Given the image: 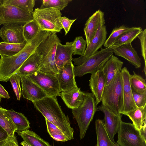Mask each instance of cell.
Returning <instances> with one entry per match:
<instances>
[{
    "label": "cell",
    "instance_id": "obj_1",
    "mask_svg": "<svg viewBox=\"0 0 146 146\" xmlns=\"http://www.w3.org/2000/svg\"><path fill=\"white\" fill-rule=\"evenodd\" d=\"M35 107L46 119L59 128L69 140L74 138V129L68 115H66L56 98L47 96L33 102Z\"/></svg>",
    "mask_w": 146,
    "mask_h": 146
},
{
    "label": "cell",
    "instance_id": "obj_2",
    "mask_svg": "<svg viewBox=\"0 0 146 146\" xmlns=\"http://www.w3.org/2000/svg\"><path fill=\"white\" fill-rule=\"evenodd\" d=\"M41 42L36 37L27 44L19 53L9 57H1L0 81L6 82L17 73L26 59L35 51Z\"/></svg>",
    "mask_w": 146,
    "mask_h": 146
},
{
    "label": "cell",
    "instance_id": "obj_3",
    "mask_svg": "<svg viewBox=\"0 0 146 146\" xmlns=\"http://www.w3.org/2000/svg\"><path fill=\"white\" fill-rule=\"evenodd\" d=\"M122 89V76L121 71L109 84L105 86L102 97V105L117 115H121L123 111Z\"/></svg>",
    "mask_w": 146,
    "mask_h": 146
},
{
    "label": "cell",
    "instance_id": "obj_4",
    "mask_svg": "<svg viewBox=\"0 0 146 146\" xmlns=\"http://www.w3.org/2000/svg\"><path fill=\"white\" fill-rule=\"evenodd\" d=\"M98 111L94 97L92 93H84V100L78 108L72 109L73 115L78 123L80 139L84 138L94 115Z\"/></svg>",
    "mask_w": 146,
    "mask_h": 146
},
{
    "label": "cell",
    "instance_id": "obj_5",
    "mask_svg": "<svg viewBox=\"0 0 146 146\" xmlns=\"http://www.w3.org/2000/svg\"><path fill=\"white\" fill-rule=\"evenodd\" d=\"M32 15L40 31L57 33L63 29L60 22L62 14L60 10L53 8H36Z\"/></svg>",
    "mask_w": 146,
    "mask_h": 146
},
{
    "label": "cell",
    "instance_id": "obj_6",
    "mask_svg": "<svg viewBox=\"0 0 146 146\" xmlns=\"http://www.w3.org/2000/svg\"><path fill=\"white\" fill-rule=\"evenodd\" d=\"M114 47L112 45L101 48L80 65L74 67L75 77H81L88 74L94 73L101 69L113 54Z\"/></svg>",
    "mask_w": 146,
    "mask_h": 146
},
{
    "label": "cell",
    "instance_id": "obj_7",
    "mask_svg": "<svg viewBox=\"0 0 146 146\" xmlns=\"http://www.w3.org/2000/svg\"><path fill=\"white\" fill-rule=\"evenodd\" d=\"M32 14L16 7L10 5H0V25L18 24L24 26L33 20Z\"/></svg>",
    "mask_w": 146,
    "mask_h": 146
},
{
    "label": "cell",
    "instance_id": "obj_8",
    "mask_svg": "<svg viewBox=\"0 0 146 146\" xmlns=\"http://www.w3.org/2000/svg\"><path fill=\"white\" fill-rule=\"evenodd\" d=\"M117 132L120 146H146V141L133 123L121 121Z\"/></svg>",
    "mask_w": 146,
    "mask_h": 146
},
{
    "label": "cell",
    "instance_id": "obj_9",
    "mask_svg": "<svg viewBox=\"0 0 146 146\" xmlns=\"http://www.w3.org/2000/svg\"><path fill=\"white\" fill-rule=\"evenodd\" d=\"M39 86L48 96L56 98L60 92L59 83L56 75L38 70L25 77Z\"/></svg>",
    "mask_w": 146,
    "mask_h": 146
},
{
    "label": "cell",
    "instance_id": "obj_10",
    "mask_svg": "<svg viewBox=\"0 0 146 146\" xmlns=\"http://www.w3.org/2000/svg\"><path fill=\"white\" fill-rule=\"evenodd\" d=\"M107 34L106 26L105 25H100L90 44L87 45L84 56L72 58V61L74 62V64L77 66L80 65L101 48L106 40Z\"/></svg>",
    "mask_w": 146,
    "mask_h": 146
},
{
    "label": "cell",
    "instance_id": "obj_11",
    "mask_svg": "<svg viewBox=\"0 0 146 146\" xmlns=\"http://www.w3.org/2000/svg\"><path fill=\"white\" fill-rule=\"evenodd\" d=\"M74 67L72 62L58 69L56 76L59 83L60 92L78 88L75 79Z\"/></svg>",
    "mask_w": 146,
    "mask_h": 146
},
{
    "label": "cell",
    "instance_id": "obj_12",
    "mask_svg": "<svg viewBox=\"0 0 146 146\" xmlns=\"http://www.w3.org/2000/svg\"><path fill=\"white\" fill-rule=\"evenodd\" d=\"M60 42L57 35L42 57L38 70L44 73L56 75L58 68L55 61V54L58 43Z\"/></svg>",
    "mask_w": 146,
    "mask_h": 146
},
{
    "label": "cell",
    "instance_id": "obj_13",
    "mask_svg": "<svg viewBox=\"0 0 146 146\" xmlns=\"http://www.w3.org/2000/svg\"><path fill=\"white\" fill-rule=\"evenodd\" d=\"M23 26L18 24L3 25L0 29V37L7 43L20 44L26 42L23 35Z\"/></svg>",
    "mask_w": 146,
    "mask_h": 146
},
{
    "label": "cell",
    "instance_id": "obj_14",
    "mask_svg": "<svg viewBox=\"0 0 146 146\" xmlns=\"http://www.w3.org/2000/svg\"><path fill=\"white\" fill-rule=\"evenodd\" d=\"M21 77L23 98L33 102L47 96L46 93L37 85L25 77Z\"/></svg>",
    "mask_w": 146,
    "mask_h": 146
},
{
    "label": "cell",
    "instance_id": "obj_15",
    "mask_svg": "<svg viewBox=\"0 0 146 146\" xmlns=\"http://www.w3.org/2000/svg\"><path fill=\"white\" fill-rule=\"evenodd\" d=\"M97 109L98 110L104 113V124L106 130L112 141L115 142L114 136L118 131L120 122L122 121V115L115 114L102 105L98 107Z\"/></svg>",
    "mask_w": 146,
    "mask_h": 146
},
{
    "label": "cell",
    "instance_id": "obj_16",
    "mask_svg": "<svg viewBox=\"0 0 146 146\" xmlns=\"http://www.w3.org/2000/svg\"><path fill=\"white\" fill-rule=\"evenodd\" d=\"M105 23L104 13L99 9L92 15L86 21L84 29L88 45L90 44L99 27Z\"/></svg>",
    "mask_w": 146,
    "mask_h": 146
},
{
    "label": "cell",
    "instance_id": "obj_17",
    "mask_svg": "<svg viewBox=\"0 0 146 146\" xmlns=\"http://www.w3.org/2000/svg\"><path fill=\"white\" fill-rule=\"evenodd\" d=\"M123 80V111L122 113L130 111L136 108L133 100L132 89L131 86L130 74L126 67L121 69Z\"/></svg>",
    "mask_w": 146,
    "mask_h": 146
},
{
    "label": "cell",
    "instance_id": "obj_18",
    "mask_svg": "<svg viewBox=\"0 0 146 146\" xmlns=\"http://www.w3.org/2000/svg\"><path fill=\"white\" fill-rule=\"evenodd\" d=\"M106 82V78L102 68L91 74L89 86L97 105L101 102Z\"/></svg>",
    "mask_w": 146,
    "mask_h": 146
},
{
    "label": "cell",
    "instance_id": "obj_19",
    "mask_svg": "<svg viewBox=\"0 0 146 146\" xmlns=\"http://www.w3.org/2000/svg\"><path fill=\"white\" fill-rule=\"evenodd\" d=\"M73 41L66 42L65 45L58 42L55 54V63L58 69L72 62Z\"/></svg>",
    "mask_w": 146,
    "mask_h": 146
},
{
    "label": "cell",
    "instance_id": "obj_20",
    "mask_svg": "<svg viewBox=\"0 0 146 146\" xmlns=\"http://www.w3.org/2000/svg\"><path fill=\"white\" fill-rule=\"evenodd\" d=\"M113 53L115 55L125 58L135 68L141 67V58L131 43L125 44L117 47L114 49Z\"/></svg>",
    "mask_w": 146,
    "mask_h": 146
},
{
    "label": "cell",
    "instance_id": "obj_21",
    "mask_svg": "<svg viewBox=\"0 0 146 146\" xmlns=\"http://www.w3.org/2000/svg\"><path fill=\"white\" fill-rule=\"evenodd\" d=\"M84 94L78 88L71 90L61 92L58 96L61 98L66 106L72 110L78 108L82 104Z\"/></svg>",
    "mask_w": 146,
    "mask_h": 146
},
{
    "label": "cell",
    "instance_id": "obj_22",
    "mask_svg": "<svg viewBox=\"0 0 146 146\" xmlns=\"http://www.w3.org/2000/svg\"><path fill=\"white\" fill-rule=\"evenodd\" d=\"M123 64V62L113 54L106 62L102 68L106 78V86L121 71Z\"/></svg>",
    "mask_w": 146,
    "mask_h": 146
},
{
    "label": "cell",
    "instance_id": "obj_23",
    "mask_svg": "<svg viewBox=\"0 0 146 146\" xmlns=\"http://www.w3.org/2000/svg\"><path fill=\"white\" fill-rule=\"evenodd\" d=\"M146 106L137 107L133 110L124 112L122 114L128 116L133 122L135 127L139 130L146 120Z\"/></svg>",
    "mask_w": 146,
    "mask_h": 146
},
{
    "label": "cell",
    "instance_id": "obj_24",
    "mask_svg": "<svg viewBox=\"0 0 146 146\" xmlns=\"http://www.w3.org/2000/svg\"><path fill=\"white\" fill-rule=\"evenodd\" d=\"M95 126L97 137L96 146H113V142L106 130L103 121L100 119H96Z\"/></svg>",
    "mask_w": 146,
    "mask_h": 146
},
{
    "label": "cell",
    "instance_id": "obj_25",
    "mask_svg": "<svg viewBox=\"0 0 146 146\" xmlns=\"http://www.w3.org/2000/svg\"><path fill=\"white\" fill-rule=\"evenodd\" d=\"M6 112L17 128V131L28 130L30 127V123L27 118L21 113L12 109L6 110Z\"/></svg>",
    "mask_w": 146,
    "mask_h": 146
},
{
    "label": "cell",
    "instance_id": "obj_26",
    "mask_svg": "<svg viewBox=\"0 0 146 146\" xmlns=\"http://www.w3.org/2000/svg\"><path fill=\"white\" fill-rule=\"evenodd\" d=\"M142 31L141 27H130L119 36L112 45L116 48L123 44L131 43Z\"/></svg>",
    "mask_w": 146,
    "mask_h": 146
},
{
    "label": "cell",
    "instance_id": "obj_27",
    "mask_svg": "<svg viewBox=\"0 0 146 146\" xmlns=\"http://www.w3.org/2000/svg\"><path fill=\"white\" fill-rule=\"evenodd\" d=\"M25 141L31 146H51L48 143L41 138L35 132L27 130L21 131H17Z\"/></svg>",
    "mask_w": 146,
    "mask_h": 146
},
{
    "label": "cell",
    "instance_id": "obj_28",
    "mask_svg": "<svg viewBox=\"0 0 146 146\" xmlns=\"http://www.w3.org/2000/svg\"><path fill=\"white\" fill-rule=\"evenodd\" d=\"M27 42L20 44L0 42L1 57H9L17 54L26 46Z\"/></svg>",
    "mask_w": 146,
    "mask_h": 146
},
{
    "label": "cell",
    "instance_id": "obj_29",
    "mask_svg": "<svg viewBox=\"0 0 146 146\" xmlns=\"http://www.w3.org/2000/svg\"><path fill=\"white\" fill-rule=\"evenodd\" d=\"M6 109L0 106V127L5 130L9 137L14 136L17 128L6 112Z\"/></svg>",
    "mask_w": 146,
    "mask_h": 146
},
{
    "label": "cell",
    "instance_id": "obj_30",
    "mask_svg": "<svg viewBox=\"0 0 146 146\" xmlns=\"http://www.w3.org/2000/svg\"><path fill=\"white\" fill-rule=\"evenodd\" d=\"M35 2V0H4L2 4L14 6L32 14Z\"/></svg>",
    "mask_w": 146,
    "mask_h": 146
},
{
    "label": "cell",
    "instance_id": "obj_31",
    "mask_svg": "<svg viewBox=\"0 0 146 146\" xmlns=\"http://www.w3.org/2000/svg\"><path fill=\"white\" fill-rule=\"evenodd\" d=\"M40 30L34 19L25 24L23 26V33L27 43L34 38Z\"/></svg>",
    "mask_w": 146,
    "mask_h": 146
},
{
    "label": "cell",
    "instance_id": "obj_32",
    "mask_svg": "<svg viewBox=\"0 0 146 146\" xmlns=\"http://www.w3.org/2000/svg\"><path fill=\"white\" fill-rule=\"evenodd\" d=\"M130 81L132 89L139 93L146 92V83L145 80L140 76L133 72V74L130 75Z\"/></svg>",
    "mask_w": 146,
    "mask_h": 146
},
{
    "label": "cell",
    "instance_id": "obj_33",
    "mask_svg": "<svg viewBox=\"0 0 146 146\" xmlns=\"http://www.w3.org/2000/svg\"><path fill=\"white\" fill-rule=\"evenodd\" d=\"M72 0H43L40 9L53 8L62 10L68 5Z\"/></svg>",
    "mask_w": 146,
    "mask_h": 146
},
{
    "label": "cell",
    "instance_id": "obj_34",
    "mask_svg": "<svg viewBox=\"0 0 146 146\" xmlns=\"http://www.w3.org/2000/svg\"><path fill=\"white\" fill-rule=\"evenodd\" d=\"M129 29L130 28L124 25L114 28L109 36L106 40L104 44V46L106 48L112 46L119 36Z\"/></svg>",
    "mask_w": 146,
    "mask_h": 146
},
{
    "label": "cell",
    "instance_id": "obj_35",
    "mask_svg": "<svg viewBox=\"0 0 146 146\" xmlns=\"http://www.w3.org/2000/svg\"><path fill=\"white\" fill-rule=\"evenodd\" d=\"M87 42L82 36L76 37L73 41V55L84 56L86 47Z\"/></svg>",
    "mask_w": 146,
    "mask_h": 146
},
{
    "label": "cell",
    "instance_id": "obj_36",
    "mask_svg": "<svg viewBox=\"0 0 146 146\" xmlns=\"http://www.w3.org/2000/svg\"><path fill=\"white\" fill-rule=\"evenodd\" d=\"M9 80L17 100H20L22 96L21 77L16 73L10 78Z\"/></svg>",
    "mask_w": 146,
    "mask_h": 146
},
{
    "label": "cell",
    "instance_id": "obj_37",
    "mask_svg": "<svg viewBox=\"0 0 146 146\" xmlns=\"http://www.w3.org/2000/svg\"><path fill=\"white\" fill-rule=\"evenodd\" d=\"M139 39L141 48V52L142 56L143 57L145 62V66L144 68V71L146 75V30L145 29L142 31L137 36Z\"/></svg>",
    "mask_w": 146,
    "mask_h": 146
},
{
    "label": "cell",
    "instance_id": "obj_38",
    "mask_svg": "<svg viewBox=\"0 0 146 146\" xmlns=\"http://www.w3.org/2000/svg\"><path fill=\"white\" fill-rule=\"evenodd\" d=\"M132 92L133 100L136 106L140 107L146 106V92L139 93L135 92L132 89Z\"/></svg>",
    "mask_w": 146,
    "mask_h": 146
},
{
    "label": "cell",
    "instance_id": "obj_39",
    "mask_svg": "<svg viewBox=\"0 0 146 146\" xmlns=\"http://www.w3.org/2000/svg\"><path fill=\"white\" fill-rule=\"evenodd\" d=\"M47 131L52 137L59 134H64L56 126L45 118Z\"/></svg>",
    "mask_w": 146,
    "mask_h": 146
},
{
    "label": "cell",
    "instance_id": "obj_40",
    "mask_svg": "<svg viewBox=\"0 0 146 146\" xmlns=\"http://www.w3.org/2000/svg\"><path fill=\"white\" fill-rule=\"evenodd\" d=\"M76 19H70L65 16L60 18V22L63 29L64 30L65 35L69 32L72 25Z\"/></svg>",
    "mask_w": 146,
    "mask_h": 146
},
{
    "label": "cell",
    "instance_id": "obj_41",
    "mask_svg": "<svg viewBox=\"0 0 146 146\" xmlns=\"http://www.w3.org/2000/svg\"><path fill=\"white\" fill-rule=\"evenodd\" d=\"M4 146H19L15 136L10 137Z\"/></svg>",
    "mask_w": 146,
    "mask_h": 146
},
{
    "label": "cell",
    "instance_id": "obj_42",
    "mask_svg": "<svg viewBox=\"0 0 146 146\" xmlns=\"http://www.w3.org/2000/svg\"><path fill=\"white\" fill-rule=\"evenodd\" d=\"M0 96L1 98L9 99L10 98L9 95L4 88L0 84Z\"/></svg>",
    "mask_w": 146,
    "mask_h": 146
},
{
    "label": "cell",
    "instance_id": "obj_43",
    "mask_svg": "<svg viewBox=\"0 0 146 146\" xmlns=\"http://www.w3.org/2000/svg\"><path fill=\"white\" fill-rule=\"evenodd\" d=\"M9 137L6 132L0 127V141L5 140Z\"/></svg>",
    "mask_w": 146,
    "mask_h": 146
},
{
    "label": "cell",
    "instance_id": "obj_44",
    "mask_svg": "<svg viewBox=\"0 0 146 146\" xmlns=\"http://www.w3.org/2000/svg\"><path fill=\"white\" fill-rule=\"evenodd\" d=\"M139 131L141 136L146 141V121Z\"/></svg>",
    "mask_w": 146,
    "mask_h": 146
},
{
    "label": "cell",
    "instance_id": "obj_45",
    "mask_svg": "<svg viewBox=\"0 0 146 146\" xmlns=\"http://www.w3.org/2000/svg\"><path fill=\"white\" fill-rule=\"evenodd\" d=\"M10 137L8 139L0 141V146H4L7 141H8Z\"/></svg>",
    "mask_w": 146,
    "mask_h": 146
},
{
    "label": "cell",
    "instance_id": "obj_46",
    "mask_svg": "<svg viewBox=\"0 0 146 146\" xmlns=\"http://www.w3.org/2000/svg\"><path fill=\"white\" fill-rule=\"evenodd\" d=\"M21 144L23 146H31L27 143L24 141H22L21 143Z\"/></svg>",
    "mask_w": 146,
    "mask_h": 146
},
{
    "label": "cell",
    "instance_id": "obj_47",
    "mask_svg": "<svg viewBox=\"0 0 146 146\" xmlns=\"http://www.w3.org/2000/svg\"><path fill=\"white\" fill-rule=\"evenodd\" d=\"M113 146H120L117 143L115 142L113 143Z\"/></svg>",
    "mask_w": 146,
    "mask_h": 146
},
{
    "label": "cell",
    "instance_id": "obj_48",
    "mask_svg": "<svg viewBox=\"0 0 146 146\" xmlns=\"http://www.w3.org/2000/svg\"><path fill=\"white\" fill-rule=\"evenodd\" d=\"M1 97L0 96V103L1 102Z\"/></svg>",
    "mask_w": 146,
    "mask_h": 146
}]
</instances>
